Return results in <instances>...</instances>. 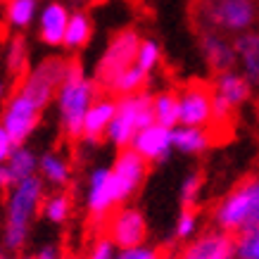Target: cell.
Here are the masks:
<instances>
[{
    "label": "cell",
    "mask_w": 259,
    "mask_h": 259,
    "mask_svg": "<svg viewBox=\"0 0 259 259\" xmlns=\"http://www.w3.org/2000/svg\"><path fill=\"white\" fill-rule=\"evenodd\" d=\"M179 102H181V124L183 126L212 128V105H214L212 83L188 81L179 91Z\"/></svg>",
    "instance_id": "5bb4252c"
},
{
    "label": "cell",
    "mask_w": 259,
    "mask_h": 259,
    "mask_svg": "<svg viewBox=\"0 0 259 259\" xmlns=\"http://www.w3.org/2000/svg\"><path fill=\"white\" fill-rule=\"evenodd\" d=\"M114 259H171V254L164 250V247H157V245H138V247H126V250H119Z\"/></svg>",
    "instance_id": "1f68e13d"
},
{
    "label": "cell",
    "mask_w": 259,
    "mask_h": 259,
    "mask_svg": "<svg viewBox=\"0 0 259 259\" xmlns=\"http://www.w3.org/2000/svg\"><path fill=\"white\" fill-rule=\"evenodd\" d=\"M17 143L15 138L8 134V128L0 124V164H8L10 157H12V152H15Z\"/></svg>",
    "instance_id": "e575fe53"
},
{
    "label": "cell",
    "mask_w": 259,
    "mask_h": 259,
    "mask_svg": "<svg viewBox=\"0 0 259 259\" xmlns=\"http://www.w3.org/2000/svg\"><path fill=\"white\" fill-rule=\"evenodd\" d=\"M83 204L91 224L102 233L105 221L110 219V214L119 207V195L114 188L112 179V166H95L86 179V193H83Z\"/></svg>",
    "instance_id": "9c48e42d"
},
{
    "label": "cell",
    "mask_w": 259,
    "mask_h": 259,
    "mask_svg": "<svg viewBox=\"0 0 259 259\" xmlns=\"http://www.w3.org/2000/svg\"><path fill=\"white\" fill-rule=\"evenodd\" d=\"M150 174V162L143 159L134 148L117 150V157L112 162V179L119 195V204H128L138 195L143 183Z\"/></svg>",
    "instance_id": "4fadbf2b"
},
{
    "label": "cell",
    "mask_w": 259,
    "mask_h": 259,
    "mask_svg": "<svg viewBox=\"0 0 259 259\" xmlns=\"http://www.w3.org/2000/svg\"><path fill=\"white\" fill-rule=\"evenodd\" d=\"M155 124V112H152V93L141 91V93L121 95L117 98V112L107 128L105 141L114 145L117 150L131 148V143L145 126Z\"/></svg>",
    "instance_id": "5b68a950"
},
{
    "label": "cell",
    "mask_w": 259,
    "mask_h": 259,
    "mask_svg": "<svg viewBox=\"0 0 259 259\" xmlns=\"http://www.w3.org/2000/svg\"><path fill=\"white\" fill-rule=\"evenodd\" d=\"M69 19H71V12L64 3H60V0H48L46 5L40 8L38 19H36L40 43L48 48L62 46L64 36H67Z\"/></svg>",
    "instance_id": "2e32d148"
},
{
    "label": "cell",
    "mask_w": 259,
    "mask_h": 259,
    "mask_svg": "<svg viewBox=\"0 0 259 259\" xmlns=\"http://www.w3.org/2000/svg\"><path fill=\"white\" fill-rule=\"evenodd\" d=\"M38 12L40 0H8L3 17H5V24L12 31H24L38 19Z\"/></svg>",
    "instance_id": "7402d4cb"
},
{
    "label": "cell",
    "mask_w": 259,
    "mask_h": 259,
    "mask_svg": "<svg viewBox=\"0 0 259 259\" xmlns=\"http://www.w3.org/2000/svg\"><path fill=\"white\" fill-rule=\"evenodd\" d=\"M26 64H29V48H26V40L24 36H12L8 40V48H5V69H8L10 76L15 79H22L26 74Z\"/></svg>",
    "instance_id": "83f0119b"
},
{
    "label": "cell",
    "mask_w": 259,
    "mask_h": 259,
    "mask_svg": "<svg viewBox=\"0 0 259 259\" xmlns=\"http://www.w3.org/2000/svg\"><path fill=\"white\" fill-rule=\"evenodd\" d=\"M102 233L117 245L119 250L126 247H138L148 243V219L145 214L134 204H119L105 221Z\"/></svg>",
    "instance_id": "8fae6325"
},
{
    "label": "cell",
    "mask_w": 259,
    "mask_h": 259,
    "mask_svg": "<svg viewBox=\"0 0 259 259\" xmlns=\"http://www.w3.org/2000/svg\"><path fill=\"white\" fill-rule=\"evenodd\" d=\"M17 259H38L36 254H22V257H17Z\"/></svg>",
    "instance_id": "f35d334b"
},
{
    "label": "cell",
    "mask_w": 259,
    "mask_h": 259,
    "mask_svg": "<svg viewBox=\"0 0 259 259\" xmlns=\"http://www.w3.org/2000/svg\"><path fill=\"white\" fill-rule=\"evenodd\" d=\"M136 64L141 67L145 74H155L159 64H162V48L155 38H143L141 48H138V55H136Z\"/></svg>",
    "instance_id": "f546056e"
},
{
    "label": "cell",
    "mask_w": 259,
    "mask_h": 259,
    "mask_svg": "<svg viewBox=\"0 0 259 259\" xmlns=\"http://www.w3.org/2000/svg\"><path fill=\"white\" fill-rule=\"evenodd\" d=\"M259 224V174L238 181L212 207V226L240 236Z\"/></svg>",
    "instance_id": "3957f363"
},
{
    "label": "cell",
    "mask_w": 259,
    "mask_h": 259,
    "mask_svg": "<svg viewBox=\"0 0 259 259\" xmlns=\"http://www.w3.org/2000/svg\"><path fill=\"white\" fill-rule=\"evenodd\" d=\"M171 259H238L236 236L217 226L204 228L193 240L179 245Z\"/></svg>",
    "instance_id": "7c38bea8"
},
{
    "label": "cell",
    "mask_w": 259,
    "mask_h": 259,
    "mask_svg": "<svg viewBox=\"0 0 259 259\" xmlns=\"http://www.w3.org/2000/svg\"><path fill=\"white\" fill-rule=\"evenodd\" d=\"M38 162H40V155L36 150H31L26 143H24V145H17L15 152H12V157H10V162H8V169H10V174H12L15 183L36 176V174H38Z\"/></svg>",
    "instance_id": "d4e9b609"
},
{
    "label": "cell",
    "mask_w": 259,
    "mask_h": 259,
    "mask_svg": "<svg viewBox=\"0 0 259 259\" xmlns=\"http://www.w3.org/2000/svg\"><path fill=\"white\" fill-rule=\"evenodd\" d=\"M214 105H212V131L224 128L231 124V119L236 114L238 107H243L250 100V95L254 88L250 86V81L243 76V71L228 69L219 71L214 76Z\"/></svg>",
    "instance_id": "52a82bcc"
},
{
    "label": "cell",
    "mask_w": 259,
    "mask_h": 259,
    "mask_svg": "<svg viewBox=\"0 0 259 259\" xmlns=\"http://www.w3.org/2000/svg\"><path fill=\"white\" fill-rule=\"evenodd\" d=\"M131 148L143 159H148L150 164H162V162H166L171 157L174 152V128L155 121V124L145 126L141 134L136 136Z\"/></svg>",
    "instance_id": "9a60e30c"
},
{
    "label": "cell",
    "mask_w": 259,
    "mask_h": 259,
    "mask_svg": "<svg viewBox=\"0 0 259 259\" xmlns=\"http://www.w3.org/2000/svg\"><path fill=\"white\" fill-rule=\"evenodd\" d=\"M141 40H143V36L136 31V29H121V31H117L110 38V43L102 50V55L93 71L95 81L100 83L102 91H107V88L136 62Z\"/></svg>",
    "instance_id": "8992f818"
},
{
    "label": "cell",
    "mask_w": 259,
    "mask_h": 259,
    "mask_svg": "<svg viewBox=\"0 0 259 259\" xmlns=\"http://www.w3.org/2000/svg\"><path fill=\"white\" fill-rule=\"evenodd\" d=\"M152 112H155V121L157 124L176 128L181 124L179 91H159V93H152Z\"/></svg>",
    "instance_id": "603a6c76"
},
{
    "label": "cell",
    "mask_w": 259,
    "mask_h": 259,
    "mask_svg": "<svg viewBox=\"0 0 259 259\" xmlns=\"http://www.w3.org/2000/svg\"><path fill=\"white\" fill-rule=\"evenodd\" d=\"M117 252H119V247L112 243L110 238L105 236V233H98V236L93 238L91 247H88L86 259H114Z\"/></svg>",
    "instance_id": "836d02e7"
},
{
    "label": "cell",
    "mask_w": 259,
    "mask_h": 259,
    "mask_svg": "<svg viewBox=\"0 0 259 259\" xmlns=\"http://www.w3.org/2000/svg\"><path fill=\"white\" fill-rule=\"evenodd\" d=\"M0 3H3V5H5V3H8V0H0Z\"/></svg>",
    "instance_id": "ab89813d"
},
{
    "label": "cell",
    "mask_w": 259,
    "mask_h": 259,
    "mask_svg": "<svg viewBox=\"0 0 259 259\" xmlns=\"http://www.w3.org/2000/svg\"><path fill=\"white\" fill-rule=\"evenodd\" d=\"M200 53L217 74L233 69L238 64L236 46H233V40L226 38V33L202 29V33H200Z\"/></svg>",
    "instance_id": "ac0fdd59"
},
{
    "label": "cell",
    "mask_w": 259,
    "mask_h": 259,
    "mask_svg": "<svg viewBox=\"0 0 259 259\" xmlns=\"http://www.w3.org/2000/svg\"><path fill=\"white\" fill-rule=\"evenodd\" d=\"M200 233V212L197 207H181L179 217L174 221V240L179 245L188 243Z\"/></svg>",
    "instance_id": "f1b7e54d"
},
{
    "label": "cell",
    "mask_w": 259,
    "mask_h": 259,
    "mask_svg": "<svg viewBox=\"0 0 259 259\" xmlns=\"http://www.w3.org/2000/svg\"><path fill=\"white\" fill-rule=\"evenodd\" d=\"M259 17L257 0H197V22L207 31L240 36Z\"/></svg>",
    "instance_id": "277c9868"
},
{
    "label": "cell",
    "mask_w": 259,
    "mask_h": 259,
    "mask_svg": "<svg viewBox=\"0 0 259 259\" xmlns=\"http://www.w3.org/2000/svg\"><path fill=\"white\" fill-rule=\"evenodd\" d=\"M204 188V174L202 171H190L181 183V207H197L200 195Z\"/></svg>",
    "instance_id": "4dcf8cb0"
},
{
    "label": "cell",
    "mask_w": 259,
    "mask_h": 259,
    "mask_svg": "<svg viewBox=\"0 0 259 259\" xmlns=\"http://www.w3.org/2000/svg\"><path fill=\"white\" fill-rule=\"evenodd\" d=\"M36 257L38 259H62V250L57 247V245H43L38 252H36Z\"/></svg>",
    "instance_id": "8d00e7d4"
},
{
    "label": "cell",
    "mask_w": 259,
    "mask_h": 259,
    "mask_svg": "<svg viewBox=\"0 0 259 259\" xmlns=\"http://www.w3.org/2000/svg\"><path fill=\"white\" fill-rule=\"evenodd\" d=\"M43 112L46 110L40 107L38 102H33L29 95H24L22 91L12 88L10 98L5 100L3 114H0V124L8 128V134L15 138L17 145H24L31 138L33 131L38 128Z\"/></svg>",
    "instance_id": "30bf717a"
},
{
    "label": "cell",
    "mask_w": 259,
    "mask_h": 259,
    "mask_svg": "<svg viewBox=\"0 0 259 259\" xmlns=\"http://www.w3.org/2000/svg\"><path fill=\"white\" fill-rule=\"evenodd\" d=\"M148 81H150V74H145V71L134 62L110 88H107V91H105V93H112V95H117V98L131 95V93H141V91H148V88H145Z\"/></svg>",
    "instance_id": "4316f807"
},
{
    "label": "cell",
    "mask_w": 259,
    "mask_h": 259,
    "mask_svg": "<svg viewBox=\"0 0 259 259\" xmlns=\"http://www.w3.org/2000/svg\"><path fill=\"white\" fill-rule=\"evenodd\" d=\"M214 131L204 126H183L174 128V150L183 155H202L214 145Z\"/></svg>",
    "instance_id": "44dd1931"
},
{
    "label": "cell",
    "mask_w": 259,
    "mask_h": 259,
    "mask_svg": "<svg viewBox=\"0 0 259 259\" xmlns=\"http://www.w3.org/2000/svg\"><path fill=\"white\" fill-rule=\"evenodd\" d=\"M40 214H43L46 221H50V224H57V226L67 224L69 217L74 214V197H71V193L69 190H53V193H46Z\"/></svg>",
    "instance_id": "cb8c5ba5"
},
{
    "label": "cell",
    "mask_w": 259,
    "mask_h": 259,
    "mask_svg": "<svg viewBox=\"0 0 259 259\" xmlns=\"http://www.w3.org/2000/svg\"><path fill=\"white\" fill-rule=\"evenodd\" d=\"M10 93H12V91H10L8 81H5V79H3V76H0V100H8V98H10Z\"/></svg>",
    "instance_id": "74e56055"
},
{
    "label": "cell",
    "mask_w": 259,
    "mask_h": 259,
    "mask_svg": "<svg viewBox=\"0 0 259 259\" xmlns=\"http://www.w3.org/2000/svg\"><path fill=\"white\" fill-rule=\"evenodd\" d=\"M102 95L100 83L95 76H88L83 64L76 60H69L67 76L57 88L55 107L60 119V131L69 143H79L83 136V121L98 98Z\"/></svg>",
    "instance_id": "6da1fadb"
},
{
    "label": "cell",
    "mask_w": 259,
    "mask_h": 259,
    "mask_svg": "<svg viewBox=\"0 0 259 259\" xmlns=\"http://www.w3.org/2000/svg\"><path fill=\"white\" fill-rule=\"evenodd\" d=\"M91 36H93V22H91V17H88L86 12H71L62 48L69 50V53H76V50L88 46Z\"/></svg>",
    "instance_id": "484cf974"
},
{
    "label": "cell",
    "mask_w": 259,
    "mask_h": 259,
    "mask_svg": "<svg viewBox=\"0 0 259 259\" xmlns=\"http://www.w3.org/2000/svg\"><path fill=\"white\" fill-rule=\"evenodd\" d=\"M67 69H69L67 57H46V60H40L36 67L26 71L15 88L22 91L24 95H29L33 102H38L46 110L48 105L55 100L57 88L67 76Z\"/></svg>",
    "instance_id": "ba28073f"
},
{
    "label": "cell",
    "mask_w": 259,
    "mask_h": 259,
    "mask_svg": "<svg viewBox=\"0 0 259 259\" xmlns=\"http://www.w3.org/2000/svg\"><path fill=\"white\" fill-rule=\"evenodd\" d=\"M238 53V64L243 76L250 81L252 88L259 91V31H245L233 38Z\"/></svg>",
    "instance_id": "ffe728a7"
},
{
    "label": "cell",
    "mask_w": 259,
    "mask_h": 259,
    "mask_svg": "<svg viewBox=\"0 0 259 259\" xmlns=\"http://www.w3.org/2000/svg\"><path fill=\"white\" fill-rule=\"evenodd\" d=\"M46 181L38 174L12 186L5 195V219H3V250L22 252L31 236V224L43 209Z\"/></svg>",
    "instance_id": "7a4b0ae2"
},
{
    "label": "cell",
    "mask_w": 259,
    "mask_h": 259,
    "mask_svg": "<svg viewBox=\"0 0 259 259\" xmlns=\"http://www.w3.org/2000/svg\"><path fill=\"white\" fill-rule=\"evenodd\" d=\"M62 259H71V257H62Z\"/></svg>",
    "instance_id": "60d3db41"
},
{
    "label": "cell",
    "mask_w": 259,
    "mask_h": 259,
    "mask_svg": "<svg viewBox=\"0 0 259 259\" xmlns=\"http://www.w3.org/2000/svg\"><path fill=\"white\" fill-rule=\"evenodd\" d=\"M12 186H15V179H12L8 164H0V195L5 197L12 190Z\"/></svg>",
    "instance_id": "d590c367"
},
{
    "label": "cell",
    "mask_w": 259,
    "mask_h": 259,
    "mask_svg": "<svg viewBox=\"0 0 259 259\" xmlns=\"http://www.w3.org/2000/svg\"><path fill=\"white\" fill-rule=\"evenodd\" d=\"M238 259H259V226L236 236Z\"/></svg>",
    "instance_id": "d6a6232c"
},
{
    "label": "cell",
    "mask_w": 259,
    "mask_h": 259,
    "mask_svg": "<svg viewBox=\"0 0 259 259\" xmlns=\"http://www.w3.org/2000/svg\"><path fill=\"white\" fill-rule=\"evenodd\" d=\"M114 112H117V95L102 91V95L91 105V110L86 114L81 143L98 145V143L105 141L107 138V128H110L112 119H114Z\"/></svg>",
    "instance_id": "e0dca14e"
},
{
    "label": "cell",
    "mask_w": 259,
    "mask_h": 259,
    "mask_svg": "<svg viewBox=\"0 0 259 259\" xmlns=\"http://www.w3.org/2000/svg\"><path fill=\"white\" fill-rule=\"evenodd\" d=\"M38 176L53 190H67L71 186V181H74V169H71L69 157H64L57 150H48V152L40 155Z\"/></svg>",
    "instance_id": "d6986e66"
}]
</instances>
